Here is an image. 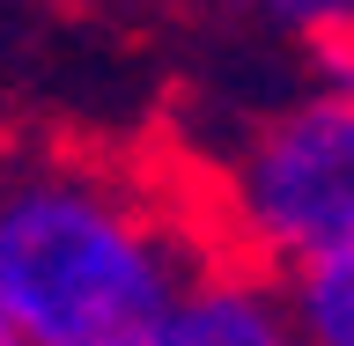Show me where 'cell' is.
I'll return each mask as SVG.
<instances>
[{"instance_id":"1","label":"cell","mask_w":354,"mask_h":346,"mask_svg":"<svg viewBox=\"0 0 354 346\" xmlns=\"http://www.w3.org/2000/svg\"><path fill=\"white\" fill-rule=\"evenodd\" d=\"M214 258L229 251L111 162H0V309L15 346H133Z\"/></svg>"},{"instance_id":"2","label":"cell","mask_w":354,"mask_h":346,"mask_svg":"<svg viewBox=\"0 0 354 346\" xmlns=\"http://www.w3.org/2000/svg\"><path fill=\"white\" fill-rule=\"evenodd\" d=\"M214 221L229 229V258L259 273L354 243V104L303 88L251 118L214 177Z\"/></svg>"},{"instance_id":"3","label":"cell","mask_w":354,"mask_h":346,"mask_svg":"<svg viewBox=\"0 0 354 346\" xmlns=\"http://www.w3.org/2000/svg\"><path fill=\"white\" fill-rule=\"evenodd\" d=\"M133 346H303V339L288 325L273 273L243 258H214Z\"/></svg>"},{"instance_id":"4","label":"cell","mask_w":354,"mask_h":346,"mask_svg":"<svg viewBox=\"0 0 354 346\" xmlns=\"http://www.w3.org/2000/svg\"><path fill=\"white\" fill-rule=\"evenodd\" d=\"M288 302V325L303 346H354V243L317 251V258L273 273Z\"/></svg>"},{"instance_id":"5","label":"cell","mask_w":354,"mask_h":346,"mask_svg":"<svg viewBox=\"0 0 354 346\" xmlns=\"http://www.w3.org/2000/svg\"><path fill=\"white\" fill-rule=\"evenodd\" d=\"M303 66H310V88H317V96H347L354 104V22L310 30L303 37Z\"/></svg>"},{"instance_id":"6","label":"cell","mask_w":354,"mask_h":346,"mask_svg":"<svg viewBox=\"0 0 354 346\" xmlns=\"http://www.w3.org/2000/svg\"><path fill=\"white\" fill-rule=\"evenodd\" d=\"M214 8H243V15H259V22H281L288 37L354 22V0H214Z\"/></svg>"},{"instance_id":"7","label":"cell","mask_w":354,"mask_h":346,"mask_svg":"<svg viewBox=\"0 0 354 346\" xmlns=\"http://www.w3.org/2000/svg\"><path fill=\"white\" fill-rule=\"evenodd\" d=\"M0 346H15V325H8V309H0Z\"/></svg>"}]
</instances>
